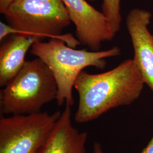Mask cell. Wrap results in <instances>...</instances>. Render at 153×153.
<instances>
[{"instance_id": "3", "label": "cell", "mask_w": 153, "mask_h": 153, "mask_svg": "<svg viewBox=\"0 0 153 153\" xmlns=\"http://www.w3.org/2000/svg\"><path fill=\"white\" fill-rule=\"evenodd\" d=\"M31 54L40 59L47 65L55 76L58 93L56 101L59 105L73 106V88L79 74L87 67L104 69L106 58L118 56V47L102 51L76 49L59 39H52L48 42H38L33 44Z\"/></svg>"}, {"instance_id": "14", "label": "cell", "mask_w": 153, "mask_h": 153, "mask_svg": "<svg viewBox=\"0 0 153 153\" xmlns=\"http://www.w3.org/2000/svg\"><path fill=\"white\" fill-rule=\"evenodd\" d=\"M90 1H91V2H94V1H95V0H89Z\"/></svg>"}, {"instance_id": "5", "label": "cell", "mask_w": 153, "mask_h": 153, "mask_svg": "<svg viewBox=\"0 0 153 153\" xmlns=\"http://www.w3.org/2000/svg\"><path fill=\"white\" fill-rule=\"evenodd\" d=\"M60 111L13 115L0 119V153H36L60 117Z\"/></svg>"}, {"instance_id": "9", "label": "cell", "mask_w": 153, "mask_h": 153, "mask_svg": "<svg viewBox=\"0 0 153 153\" xmlns=\"http://www.w3.org/2000/svg\"><path fill=\"white\" fill-rule=\"evenodd\" d=\"M42 42L33 36L12 35L0 47V86L4 87L19 72L33 44Z\"/></svg>"}, {"instance_id": "13", "label": "cell", "mask_w": 153, "mask_h": 153, "mask_svg": "<svg viewBox=\"0 0 153 153\" xmlns=\"http://www.w3.org/2000/svg\"><path fill=\"white\" fill-rule=\"evenodd\" d=\"M93 153H104L101 145L99 142H95L93 146Z\"/></svg>"}, {"instance_id": "6", "label": "cell", "mask_w": 153, "mask_h": 153, "mask_svg": "<svg viewBox=\"0 0 153 153\" xmlns=\"http://www.w3.org/2000/svg\"><path fill=\"white\" fill-rule=\"evenodd\" d=\"M62 1L76 27V38L81 44L93 51H99L103 42L114 38L104 14L86 0Z\"/></svg>"}, {"instance_id": "1", "label": "cell", "mask_w": 153, "mask_h": 153, "mask_svg": "<svg viewBox=\"0 0 153 153\" xmlns=\"http://www.w3.org/2000/svg\"><path fill=\"white\" fill-rule=\"evenodd\" d=\"M145 85L133 59L100 74L82 71L74 85L79 97L74 120L87 123L110 109L131 104L139 98Z\"/></svg>"}, {"instance_id": "7", "label": "cell", "mask_w": 153, "mask_h": 153, "mask_svg": "<svg viewBox=\"0 0 153 153\" xmlns=\"http://www.w3.org/2000/svg\"><path fill=\"white\" fill-rule=\"evenodd\" d=\"M152 17L150 11L135 8L128 13L126 25L134 51L133 60L153 93V35L149 29Z\"/></svg>"}, {"instance_id": "12", "label": "cell", "mask_w": 153, "mask_h": 153, "mask_svg": "<svg viewBox=\"0 0 153 153\" xmlns=\"http://www.w3.org/2000/svg\"><path fill=\"white\" fill-rule=\"evenodd\" d=\"M141 153H153V136L147 146L142 150Z\"/></svg>"}, {"instance_id": "4", "label": "cell", "mask_w": 153, "mask_h": 153, "mask_svg": "<svg viewBox=\"0 0 153 153\" xmlns=\"http://www.w3.org/2000/svg\"><path fill=\"white\" fill-rule=\"evenodd\" d=\"M55 76L39 58L26 61L19 72L0 91L1 116L38 113L45 104L56 100Z\"/></svg>"}, {"instance_id": "2", "label": "cell", "mask_w": 153, "mask_h": 153, "mask_svg": "<svg viewBox=\"0 0 153 153\" xmlns=\"http://www.w3.org/2000/svg\"><path fill=\"white\" fill-rule=\"evenodd\" d=\"M0 22V41L10 35L59 39L75 48L80 42L71 33L62 34L71 23L62 0H14Z\"/></svg>"}, {"instance_id": "11", "label": "cell", "mask_w": 153, "mask_h": 153, "mask_svg": "<svg viewBox=\"0 0 153 153\" xmlns=\"http://www.w3.org/2000/svg\"><path fill=\"white\" fill-rule=\"evenodd\" d=\"M14 0H0V13L4 14Z\"/></svg>"}, {"instance_id": "8", "label": "cell", "mask_w": 153, "mask_h": 153, "mask_svg": "<svg viewBox=\"0 0 153 153\" xmlns=\"http://www.w3.org/2000/svg\"><path fill=\"white\" fill-rule=\"evenodd\" d=\"M88 134L72 123L71 106L66 105L43 146L36 153H87Z\"/></svg>"}, {"instance_id": "10", "label": "cell", "mask_w": 153, "mask_h": 153, "mask_svg": "<svg viewBox=\"0 0 153 153\" xmlns=\"http://www.w3.org/2000/svg\"><path fill=\"white\" fill-rule=\"evenodd\" d=\"M121 0H103L102 13L107 19L113 33L116 34L120 29L122 17L120 13Z\"/></svg>"}]
</instances>
